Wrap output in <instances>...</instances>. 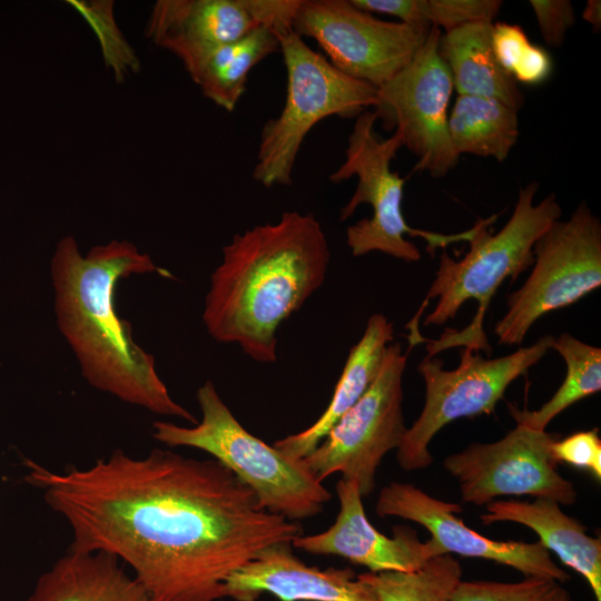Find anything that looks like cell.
I'll return each mask as SVG.
<instances>
[{
  "instance_id": "6da1fadb",
  "label": "cell",
  "mask_w": 601,
  "mask_h": 601,
  "mask_svg": "<svg viewBox=\"0 0 601 601\" xmlns=\"http://www.w3.org/2000/svg\"><path fill=\"white\" fill-rule=\"evenodd\" d=\"M24 480L72 532L70 550L116 555L154 601H218L227 578L302 526L258 504L214 459L122 450L86 469L55 472L26 461Z\"/></svg>"
},
{
  "instance_id": "7a4b0ae2",
  "label": "cell",
  "mask_w": 601,
  "mask_h": 601,
  "mask_svg": "<svg viewBox=\"0 0 601 601\" xmlns=\"http://www.w3.org/2000/svg\"><path fill=\"white\" fill-rule=\"evenodd\" d=\"M154 273L173 277L130 242L112 240L82 255L75 237H62L50 262L57 325L92 387L195 425L197 418L173 400L154 356L134 341L116 309L122 278Z\"/></svg>"
},
{
  "instance_id": "3957f363",
  "label": "cell",
  "mask_w": 601,
  "mask_h": 601,
  "mask_svg": "<svg viewBox=\"0 0 601 601\" xmlns=\"http://www.w3.org/2000/svg\"><path fill=\"white\" fill-rule=\"evenodd\" d=\"M329 259L322 224L311 213L285 211L276 223L234 235L205 296L208 334L258 363H275L278 327L323 285Z\"/></svg>"
},
{
  "instance_id": "277c9868",
  "label": "cell",
  "mask_w": 601,
  "mask_h": 601,
  "mask_svg": "<svg viewBox=\"0 0 601 601\" xmlns=\"http://www.w3.org/2000/svg\"><path fill=\"white\" fill-rule=\"evenodd\" d=\"M539 184L531 181L519 190L514 210L499 233L489 230L497 215L480 219L471 228L470 249L461 260L442 253L435 279L425 298V304L436 297L437 303L424 325L441 326L455 318L466 300L476 299L479 303L472 325L462 334L442 337L443 346L452 344L475 351L489 349L482 324L491 298L506 278L513 282L533 265L535 242L562 216L553 193L534 204Z\"/></svg>"
},
{
  "instance_id": "5b68a950",
  "label": "cell",
  "mask_w": 601,
  "mask_h": 601,
  "mask_svg": "<svg viewBox=\"0 0 601 601\" xmlns=\"http://www.w3.org/2000/svg\"><path fill=\"white\" fill-rule=\"evenodd\" d=\"M201 421L193 426L156 421L154 437L167 446L204 451L231 471L264 510L298 521L323 512L332 493L306 467L249 433L221 400L211 381L197 391Z\"/></svg>"
},
{
  "instance_id": "8992f818",
  "label": "cell",
  "mask_w": 601,
  "mask_h": 601,
  "mask_svg": "<svg viewBox=\"0 0 601 601\" xmlns=\"http://www.w3.org/2000/svg\"><path fill=\"white\" fill-rule=\"evenodd\" d=\"M287 72L284 107L260 132L253 178L264 187L289 186L306 135L329 116L357 117L373 107L377 88L353 79L311 49L293 30L277 35Z\"/></svg>"
},
{
  "instance_id": "52a82bcc",
  "label": "cell",
  "mask_w": 601,
  "mask_h": 601,
  "mask_svg": "<svg viewBox=\"0 0 601 601\" xmlns=\"http://www.w3.org/2000/svg\"><path fill=\"white\" fill-rule=\"evenodd\" d=\"M377 116L365 110L356 117L347 139L344 162L329 175V180L339 184L353 176L357 186L341 208L339 220L351 217L362 204H368L373 214L346 229V243L355 257L371 252H382L407 263L417 262L421 253L405 235L421 237L427 242L433 255L437 247L465 240L471 229L455 235H443L411 227L403 215L402 201L405 179L391 169L397 151L404 147L402 135L394 130L390 138L382 139L375 131Z\"/></svg>"
},
{
  "instance_id": "ba28073f",
  "label": "cell",
  "mask_w": 601,
  "mask_h": 601,
  "mask_svg": "<svg viewBox=\"0 0 601 601\" xmlns=\"http://www.w3.org/2000/svg\"><path fill=\"white\" fill-rule=\"evenodd\" d=\"M553 337L545 335L531 346L496 358H484L479 351L465 347L454 370H445L436 356L423 358L417 371L425 383V403L396 450L398 465L404 471L430 466L433 457L428 445L436 433L457 418L491 414L508 386L546 354Z\"/></svg>"
},
{
  "instance_id": "9c48e42d",
  "label": "cell",
  "mask_w": 601,
  "mask_h": 601,
  "mask_svg": "<svg viewBox=\"0 0 601 601\" xmlns=\"http://www.w3.org/2000/svg\"><path fill=\"white\" fill-rule=\"evenodd\" d=\"M533 269L509 295L495 324L502 345H521L543 315L570 306L601 285V223L585 201L566 220L554 221L533 246Z\"/></svg>"
},
{
  "instance_id": "30bf717a",
  "label": "cell",
  "mask_w": 601,
  "mask_h": 601,
  "mask_svg": "<svg viewBox=\"0 0 601 601\" xmlns=\"http://www.w3.org/2000/svg\"><path fill=\"white\" fill-rule=\"evenodd\" d=\"M407 356L400 343L390 344L368 390L302 459L319 482L341 473L342 479L358 483L363 497L373 492L383 457L397 450L407 430L402 386Z\"/></svg>"
},
{
  "instance_id": "8fae6325",
  "label": "cell",
  "mask_w": 601,
  "mask_h": 601,
  "mask_svg": "<svg viewBox=\"0 0 601 601\" xmlns=\"http://www.w3.org/2000/svg\"><path fill=\"white\" fill-rule=\"evenodd\" d=\"M292 29L314 39L338 71L380 88L410 63L431 28L381 20L351 0H300Z\"/></svg>"
},
{
  "instance_id": "7c38bea8",
  "label": "cell",
  "mask_w": 601,
  "mask_h": 601,
  "mask_svg": "<svg viewBox=\"0 0 601 601\" xmlns=\"http://www.w3.org/2000/svg\"><path fill=\"white\" fill-rule=\"evenodd\" d=\"M441 29L431 28L410 63L377 88L373 106L384 129L402 135L417 162L413 171L440 178L460 159L451 144L447 107L454 90L451 72L439 53Z\"/></svg>"
},
{
  "instance_id": "4fadbf2b",
  "label": "cell",
  "mask_w": 601,
  "mask_h": 601,
  "mask_svg": "<svg viewBox=\"0 0 601 601\" xmlns=\"http://www.w3.org/2000/svg\"><path fill=\"white\" fill-rule=\"evenodd\" d=\"M554 440L545 431L516 424L496 442L472 443L449 455L443 466L457 480L466 503L486 505L500 496L531 495L571 505L578 494L558 472L551 455Z\"/></svg>"
},
{
  "instance_id": "5bb4252c",
  "label": "cell",
  "mask_w": 601,
  "mask_h": 601,
  "mask_svg": "<svg viewBox=\"0 0 601 601\" xmlns=\"http://www.w3.org/2000/svg\"><path fill=\"white\" fill-rule=\"evenodd\" d=\"M300 0H158L146 36L174 53L191 77L217 49L259 27L292 29Z\"/></svg>"
},
{
  "instance_id": "9a60e30c",
  "label": "cell",
  "mask_w": 601,
  "mask_h": 601,
  "mask_svg": "<svg viewBox=\"0 0 601 601\" xmlns=\"http://www.w3.org/2000/svg\"><path fill=\"white\" fill-rule=\"evenodd\" d=\"M375 512L380 518L395 516L421 524L431 533L430 541L441 554L494 561L520 571L524 577H545L561 583L570 579L539 541L487 539L455 515L462 512L460 504L436 499L413 484L391 482L384 486Z\"/></svg>"
},
{
  "instance_id": "2e32d148",
  "label": "cell",
  "mask_w": 601,
  "mask_h": 601,
  "mask_svg": "<svg viewBox=\"0 0 601 601\" xmlns=\"http://www.w3.org/2000/svg\"><path fill=\"white\" fill-rule=\"evenodd\" d=\"M339 512L326 531L298 535L292 546L311 554L337 555L372 573L414 572L431 558L442 555L430 540L422 542L410 526L393 528V538L368 521L358 483L341 479L336 484Z\"/></svg>"
},
{
  "instance_id": "e0dca14e",
  "label": "cell",
  "mask_w": 601,
  "mask_h": 601,
  "mask_svg": "<svg viewBox=\"0 0 601 601\" xmlns=\"http://www.w3.org/2000/svg\"><path fill=\"white\" fill-rule=\"evenodd\" d=\"M292 548L279 543L260 551L227 578L225 597L256 601L269 593L279 601H378L352 569L308 566Z\"/></svg>"
},
{
  "instance_id": "ac0fdd59",
  "label": "cell",
  "mask_w": 601,
  "mask_h": 601,
  "mask_svg": "<svg viewBox=\"0 0 601 601\" xmlns=\"http://www.w3.org/2000/svg\"><path fill=\"white\" fill-rule=\"evenodd\" d=\"M552 499L535 497L532 502L494 500L480 516L483 525L515 522L532 529L540 543L555 553L566 566L589 583L597 601H601V541L587 533V526L565 514Z\"/></svg>"
},
{
  "instance_id": "d6986e66",
  "label": "cell",
  "mask_w": 601,
  "mask_h": 601,
  "mask_svg": "<svg viewBox=\"0 0 601 601\" xmlns=\"http://www.w3.org/2000/svg\"><path fill=\"white\" fill-rule=\"evenodd\" d=\"M393 333V323L384 315H372L361 339L348 353L332 400L323 414L304 431L280 439L273 446L297 460L311 454L374 382L387 346L394 338Z\"/></svg>"
},
{
  "instance_id": "ffe728a7",
  "label": "cell",
  "mask_w": 601,
  "mask_h": 601,
  "mask_svg": "<svg viewBox=\"0 0 601 601\" xmlns=\"http://www.w3.org/2000/svg\"><path fill=\"white\" fill-rule=\"evenodd\" d=\"M114 554L69 550L35 585L28 601H154Z\"/></svg>"
},
{
  "instance_id": "44dd1931",
  "label": "cell",
  "mask_w": 601,
  "mask_h": 601,
  "mask_svg": "<svg viewBox=\"0 0 601 601\" xmlns=\"http://www.w3.org/2000/svg\"><path fill=\"white\" fill-rule=\"evenodd\" d=\"M492 30V22L477 21L442 33L439 53L457 95L495 99L519 111L525 98L494 55Z\"/></svg>"
},
{
  "instance_id": "7402d4cb",
  "label": "cell",
  "mask_w": 601,
  "mask_h": 601,
  "mask_svg": "<svg viewBox=\"0 0 601 601\" xmlns=\"http://www.w3.org/2000/svg\"><path fill=\"white\" fill-rule=\"evenodd\" d=\"M455 151L504 161L519 139L518 111L484 97L457 95L447 120Z\"/></svg>"
},
{
  "instance_id": "603a6c76",
  "label": "cell",
  "mask_w": 601,
  "mask_h": 601,
  "mask_svg": "<svg viewBox=\"0 0 601 601\" xmlns=\"http://www.w3.org/2000/svg\"><path fill=\"white\" fill-rule=\"evenodd\" d=\"M279 51L276 32L259 27L213 52L190 77L215 105L233 111L243 96L250 70Z\"/></svg>"
},
{
  "instance_id": "cb8c5ba5",
  "label": "cell",
  "mask_w": 601,
  "mask_h": 601,
  "mask_svg": "<svg viewBox=\"0 0 601 601\" xmlns=\"http://www.w3.org/2000/svg\"><path fill=\"white\" fill-rule=\"evenodd\" d=\"M555 349L566 364V375L555 394L535 411L510 406L516 424L545 431L548 424L575 402L601 390V349L563 333L553 337Z\"/></svg>"
},
{
  "instance_id": "d4e9b609",
  "label": "cell",
  "mask_w": 601,
  "mask_h": 601,
  "mask_svg": "<svg viewBox=\"0 0 601 601\" xmlns=\"http://www.w3.org/2000/svg\"><path fill=\"white\" fill-rule=\"evenodd\" d=\"M462 574L460 562L442 554L414 572H365L357 578L371 587L378 601H451Z\"/></svg>"
},
{
  "instance_id": "484cf974",
  "label": "cell",
  "mask_w": 601,
  "mask_h": 601,
  "mask_svg": "<svg viewBox=\"0 0 601 601\" xmlns=\"http://www.w3.org/2000/svg\"><path fill=\"white\" fill-rule=\"evenodd\" d=\"M354 6L373 13H383L412 26L444 29L463 24L492 22L499 14L501 0H351Z\"/></svg>"
},
{
  "instance_id": "4316f807",
  "label": "cell",
  "mask_w": 601,
  "mask_h": 601,
  "mask_svg": "<svg viewBox=\"0 0 601 601\" xmlns=\"http://www.w3.org/2000/svg\"><path fill=\"white\" fill-rule=\"evenodd\" d=\"M492 46L499 63L516 82L540 85L552 72L550 53L533 45L518 24L493 23Z\"/></svg>"
},
{
  "instance_id": "83f0119b",
  "label": "cell",
  "mask_w": 601,
  "mask_h": 601,
  "mask_svg": "<svg viewBox=\"0 0 601 601\" xmlns=\"http://www.w3.org/2000/svg\"><path fill=\"white\" fill-rule=\"evenodd\" d=\"M451 601H573L561 582L528 575L518 582L489 580L461 581Z\"/></svg>"
},
{
  "instance_id": "f1b7e54d",
  "label": "cell",
  "mask_w": 601,
  "mask_h": 601,
  "mask_svg": "<svg viewBox=\"0 0 601 601\" xmlns=\"http://www.w3.org/2000/svg\"><path fill=\"white\" fill-rule=\"evenodd\" d=\"M551 455L559 463L590 472L597 480L601 479V440L598 428L575 432L551 444Z\"/></svg>"
},
{
  "instance_id": "f546056e",
  "label": "cell",
  "mask_w": 601,
  "mask_h": 601,
  "mask_svg": "<svg viewBox=\"0 0 601 601\" xmlns=\"http://www.w3.org/2000/svg\"><path fill=\"white\" fill-rule=\"evenodd\" d=\"M530 6L545 43L563 45L568 30L575 23L574 8L569 0H531Z\"/></svg>"
},
{
  "instance_id": "4dcf8cb0",
  "label": "cell",
  "mask_w": 601,
  "mask_h": 601,
  "mask_svg": "<svg viewBox=\"0 0 601 601\" xmlns=\"http://www.w3.org/2000/svg\"><path fill=\"white\" fill-rule=\"evenodd\" d=\"M582 18L592 26L594 32H599L601 30V1L588 0Z\"/></svg>"
}]
</instances>
